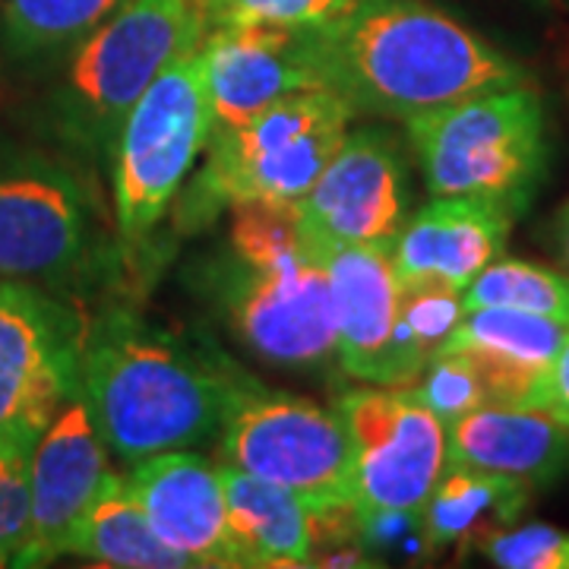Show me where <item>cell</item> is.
<instances>
[{
  "instance_id": "obj_19",
  "label": "cell",
  "mask_w": 569,
  "mask_h": 569,
  "mask_svg": "<svg viewBox=\"0 0 569 569\" xmlns=\"http://www.w3.org/2000/svg\"><path fill=\"white\" fill-rule=\"evenodd\" d=\"M567 332V323L550 317L512 307H475L462 313L447 348L478 365L490 402L531 406L538 380L557 358Z\"/></svg>"
},
{
  "instance_id": "obj_5",
  "label": "cell",
  "mask_w": 569,
  "mask_h": 569,
  "mask_svg": "<svg viewBox=\"0 0 569 569\" xmlns=\"http://www.w3.org/2000/svg\"><path fill=\"white\" fill-rule=\"evenodd\" d=\"M430 197H478L522 216L548 168L541 96L519 82L408 118Z\"/></svg>"
},
{
  "instance_id": "obj_31",
  "label": "cell",
  "mask_w": 569,
  "mask_h": 569,
  "mask_svg": "<svg viewBox=\"0 0 569 569\" xmlns=\"http://www.w3.org/2000/svg\"><path fill=\"white\" fill-rule=\"evenodd\" d=\"M531 408H541L569 427V332L560 351H557V358L545 370V377L538 380V389L531 396Z\"/></svg>"
},
{
  "instance_id": "obj_22",
  "label": "cell",
  "mask_w": 569,
  "mask_h": 569,
  "mask_svg": "<svg viewBox=\"0 0 569 569\" xmlns=\"http://www.w3.org/2000/svg\"><path fill=\"white\" fill-rule=\"evenodd\" d=\"M67 553L82 557L99 567L123 569H183L193 567L181 550L164 545L152 529L140 500L114 468L104 475L102 488L96 490L92 503L80 516L70 535Z\"/></svg>"
},
{
  "instance_id": "obj_18",
  "label": "cell",
  "mask_w": 569,
  "mask_h": 569,
  "mask_svg": "<svg viewBox=\"0 0 569 569\" xmlns=\"http://www.w3.org/2000/svg\"><path fill=\"white\" fill-rule=\"evenodd\" d=\"M447 466L493 471L531 490L569 471V427L541 408L488 402L447 425Z\"/></svg>"
},
{
  "instance_id": "obj_17",
  "label": "cell",
  "mask_w": 569,
  "mask_h": 569,
  "mask_svg": "<svg viewBox=\"0 0 569 569\" xmlns=\"http://www.w3.org/2000/svg\"><path fill=\"white\" fill-rule=\"evenodd\" d=\"M516 216L478 197H433L392 238L399 282H437L466 291L507 247Z\"/></svg>"
},
{
  "instance_id": "obj_9",
  "label": "cell",
  "mask_w": 569,
  "mask_h": 569,
  "mask_svg": "<svg viewBox=\"0 0 569 569\" xmlns=\"http://www.w3.org/2000/svg\"><path fill=\"white\" fill-rule=\"evenodd\" d=\"M203 279L234 339L260 361L288 370L336 361L332 291L317 247L276 263H247L224 250Z\"/></svg>"
},
{
  "instance_id": "obj_4",
  "label": "cell",
  "mask_w": 569,
  "mask_h": 569,
  "mask_svg": "<svg viewBox=\"0 0 569 569\" xmlns=\"http://www.w3.org/2000/svg\"><path fill=\"white\" fill-rule=\"evenodd\" d=\"M355 108L329 89H301L238 127L212 130L206 164L183 193L181 224H206L222 206L301 209L310 187L346 142Z\"/></svg>"
},
{
  "instance_id": "obj_26",
  "label": "cell",
  "mask_w": 569,
  "mask_h": 569,
  "mask_svg": "<svg viewBox=\"0 0 569 569\" xmlns=\"http://www.w3.org/2000/svg\"><path fill=\"white\" fill-rule=\"evenodd\" d=\"M228 250L247 263H276L310 250L301 212L295 206L276 203H234Z\"/></svg>"
},
{
  "instance_id": "obj_12",
  "label": "cell",
  "mask_w": 569,
  "mask_h": 569,
  "mask_svg": "<svg viewBox=\"0 0 569 569\" xmlns=\"http://www.w3.org/2000/svg\"><path fill=\"white\" fill-rule=\"evenodd\" d=\"M408 171L383 130L348 133L301 203L307 241L323 247L392 244L406 224Z\"/></svg>"
},
{
  "instance_id": "obj_13",
  "label": "cell",
  "mask_w": 569,
  "mask_h": 569,
  "mask_svg": "<svg viewBox=\"0 0 569 569\" xmlns=\"http://www.w3.org/2000/svg\"><path fill=\"white\" fill-rule=\"evenodd\" d=\"M108 456L80 380L29 456V545L17 567H44L67 553L80 516L111 471Z\"/></svg>"
},
{
  "instance_id": "obj_8",
  "label": "cell",
  "mask_w": 569,
  "mask_h": 569,
  "mask_svg": "<svg viewBox=\"0 0 569 569\" xmlns=\"http://www.w3.org/2000/svg\"><path fill=\"white\" fill-rule=\"evenodd\" d=\"M102 231L82 178L48 152L0 149V282L67 291L99 263Z\"/></svg>"
},
{
  "instance_id": "obj_25",
  "label": "cell",
  "mask_w": 569,
  "mask_h": 569,
  "mask_svg": "<svg viewBox=\"0 0 569 569\" xmlns=\"http://www.w3.org/2000/svg\"><path fill=\"white\" fill-rule=\"evenodd\" d=\"M462 307H512L569 326V272L497 257L468 282Z\"/></svg>"
},
{
  "instance_id": "obj_3",
  "label": "cell",
  "mask_w": 569,
  "mask_h": 569,
  "mask_svg": "<svg viewBox=\"0 0 569 569\" xmlns=\"http://www.w3.org/2000/svg\"><path fill=\"white\" fill-rule=\"evenodd\" d=\"M206 22L193 0H130L63 54L41 118L86 159H111L123 118L168 63L200 48Z\"/></svg>"
},
{
  "instance_id": "obj_29",
  "label": "cell",
  "mask_w": 569,
  "mask_h": 569,
  "mask_svg": "<svg viewBox=\"0 0 569 569\" xmlns=\"http://www.w3.org/2000/svg\"><path fill=\"white\" fill-rule=\"evenodd\" d=\"M478 550L503 569H569V531L545 522L493 531Z\"/></svg>"
},
{
  "instance_id": "obj_2",
  "label": "cell",
  "mask_w": 569,
  "mask_h": 569,
  "mask_svg": "<svg viewBox=\"0 0 569 569\" xmlns=\"http://www.w3.org/2000/svg\"><path fill=\"white\" fill-rule=\"evenodd\" d=\"M241 370L212 348L108 310L82 339L80 380L104 447L123 466L216 440Z\"/></svg>"
},
{
  "instance_id": "obj_32",
  "label": "cell",
  "mask_w": 569,
  "mask_h": 569,
  "mask_svg": "<svg viewBox=\"0 0 569 569\" xmlns=\"http://www.w3.org/2000/svg\"><path fill=\"white\" fill-rule=\"evenodd\" d=\"M553 238H557V253H560V263L569 272V200L567 206L560 209L557 216V224H553Z\"/></svg>"
},
{
  "instance_id": "obj_1",
  "label": "cell",
  "mask_w": 569,
  "mask_h": 569,
  "mask_svg": "<svg viewBox=\"0 0 569 569\" xmlns=\"http://www.w3.org/2000/svg\"><path fill=\"white\" fill-rule=\"evenodd\" d=\"M310 58L355 114L399 121L526 82L512 58L427 0H355L342 20L310 29Z\"/></svg>"
},
{
  "instance_id": "obj_7",
  "label": "cell",
  "mask_w": 569,
  "mask_h": 569,
  "mask_svg": "<svg viewBox=\"0 0 569 569\" xmlns=\"http://www.w3.org/2000/svg\"><path fill=\"white\" fill-rule=\"evenodd\" d=\"M212 137V104L200 48L168 63L123 118L111 149L114 212L123 241L162 222Z\"/></svg>"
},
{
  "instance_id": "obj_28",
  "label": "cell",
  "mask_w": 569,
  "mask_h": 569,
  "mask_svg": "<svg viewBox=\"0 0 569 569\" xmlns=\"http://www.w3.org/2000/svg\"><path fill=\"white\" fill-rule=\"evenodd\" d=\"M408 392L430 408L443 425H452L456 418H462L475 408L488 406L490 392L485 377L478 365L462 355V351H452L443 348L430 365L425 367V373L418 377V383H411Z\"/></svg>"
},
{
  "instance_id": "obj_27",
  "label": "cell",
  "mask_w": 569,
  "mask_h": 569,
  "mask_svg": "<svg viewBox=\"0 0 569 569\" xmlns=\"http://www.w3.org/2000/svg\"><path fill=\"white\" fill-rule=\"evenodd\" d=\"M209 29L219 26H282L323 29L342 20L355 0H193Z\"/></svg>"
},
{
  "instance_id": "obj_23",
  "label": "cell",
  "mask_w": 569,
  "mask_h": 569,
  "mask_svg": "<svg viewBox=\"0 0 569 569\" xmlns=\"http://www.w3.org/2000/svg\"><path fill=\"white\" fill-rule=\"evenodd\" d=\"M130 0H0V41L13 61L63 58Z\"/></svg>"
},
{
  "instance_id": "obj_33",
  "label": "cell",
  "mask_w": 569,
  "mask_h": 569,
  "mask_svg": "<svg viewBox=\"0 0 569 569\" xmlns=\"http://www.w3.org/2000/svg\"><path fill=\"white\" fill-rule=\"evenodd\" d=\"M0 567H10V563H7V557H0Z\"/></svg>"
},
{
  "instance_id": "obj_11",
  "label": "cell",
  "mask_w": 569,
  "mask_h": 569,
  "mask_svg": "<svg viewBox=\"0 0 569 569\" xmlns=\"http://www.w3.org/2000/svg\"><path fill=\"white\" fill-rule=\"evenodd\" d=\"M336 411L351 443L355 509H425L447 471V425L408 387L348 389Z\"/></svg>"
},
{
  "instance_id": "obj_16",
  "label": "cell",
  "mask_w": 569,
  "mask_h": 569,
  "mask_svg": "<svg viewBox=\"0 0 569 569\" xmlns=\"http://www.w3.org/2000/svg\"><path fill=\"white\" fill-rule=\"evenodd\" d=\"M389 247L346 244L320 250L336 313V361L348 377L373 387H389V351L402 295Z\"/></svg>"
},
{
  "instance_id": "obj_30",
  "label": "cell",
  "mask_w": 569,
  "mask_h": 569,
  "mask_svg": "<svg viewBox=\"0 0 569 569\" xmlns=\"http://www.w3.org/2000/svg\"><path fill=\"white\" fill-rule=\"evenodd\" d=\"M29 456L32 449L0 440V557L10 567L29 545Z\"/></svg>"
},
{
  "instance_id": "obj_21",
  "label": "cell",
  "mask_w": 569,
  "mask_h": 569,
  "mask_svg": "<svg viewBox=\"0 0 569 569\" xmlns=\"http://www.w3.org/2000/svg\"><path fill=\"white\" fill-rule=\"evenodd\" d=\"M531 503V488L481 468L447 466L430 490L421 519L430 553L443 548H475L522 519Z\"/></svg>"
},
{
  "instance_id": "obj_6",
  "label": "cell",
  "mask_w": 569,
  "mask_h": 569,
  "mask_svg": "<svg viewBox=\"0 0 569 569\" xmlns=\"http://www.w3.org/2000/svg\"><path fill=\"white\" fill-rule=\"evenodd\" d=\"M219 433L228 466L298 493L310 512L355 503L351 443L336 408L241 373Z\"/></svg>"
},
{
  "instance_id": "obj_20",
  "label": "cell",
  "mask_w": 569,
  "mask_h": 569,
  "mask_svg": "<svg viewBox=\"0 0 569 569\" xmlns=\"http://www.w3.org/2000/svg\"><path fill=\"white\" fill-rule=\"evenodd\" d=\"M222 485L234 567H310V509L298 493L228 462Z\"/></svg>"
},
{
  "instance_id": "obj_10",
  "label": "cell",
  "mask_w": 569,
  "mask_h": 569,
  "mask_svg": "<svg viewBox=\"0 0 569 569\" xmlns=\"http://www.w3.org/2000/svg\"><path fill=\"white\" fill-rule=\"evenodd\" d=\"M86 323L54 291L0 282V440L36 449L80 387Z\"/></svg>"
},
{
  "instance_id": "obj_15",
  "label": "cell",
  "mask_w": 569,
  "mask_h": 569,
  "mask_svg": "<svg viewBox=\"0 0 569 569\" xmlns=\"http://www.w3.org/2000/svg\"><path fill=\"white\" fill-rule=\"evenodd\" d=\"M123 478L164 545L181 550L193 567H234L222 466L197 449H174L127 466Z\"/></svg>"
},
{
  "instance_id": "obj_14",
  "label": "cell",
  "mask_w": 569,
  "mask_h": 569,
  "mask_svg": "<svg viewBox=\"0 0 569 569\" xmlns=\"http://www.w3.org/2000/svg\"><path fill=\"white\" fill-rule=\"evenodd\" d=\"M212 130L238 127L266 104L301 89H323L310 58V29L219 26L200 41Z\"/></svg>"
},
{
  "instance_id": "obj_24",
  "label": "cell",
  "mask_w": 569,
  "mask_h": 569,
  "mask_svg": "<svg viewBox=\"0 0 569 569\" xmlns=\"http://www.w3.org/2000/svg\"><path fill=\"white\" fill-rule=\"evenodd\" d=\"M462 313V291L437 282H402L389 351V387H411L447 348Z\"/></svg>"
}]
</instances>
